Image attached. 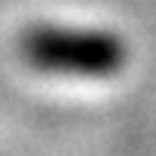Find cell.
<instances>
[{
    "label": "cell",
    "mask_w": 156,
    "mask_h": 156,
    "mask_svg": "<svg viewBox=\"0 0 156 156\" xmlns=\"http://www.w3.org/2000/svg\"><path fill=\"white\" fill-rule=\"evenodd\" d=\"M22 58L43 73L110 76L126 64V43L107 31H73L58 25H34L19 37Z\"/></svg>",
    "instance_id": "1"
}]
</instances>
